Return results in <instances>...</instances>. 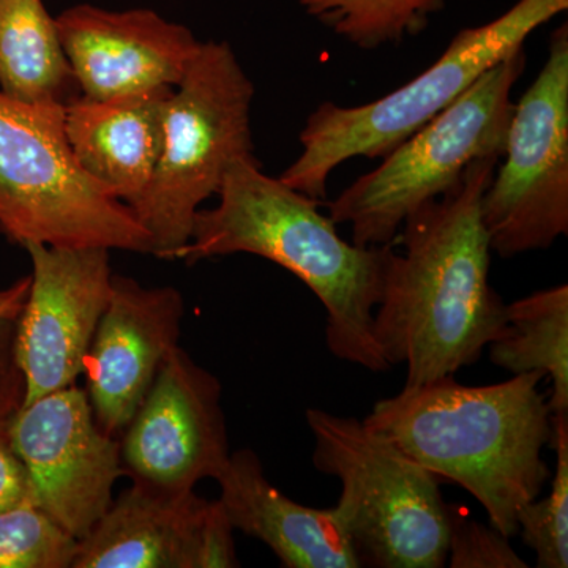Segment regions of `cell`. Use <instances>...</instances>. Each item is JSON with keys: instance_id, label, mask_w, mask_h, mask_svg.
I'll list each match as a JSON object with an SVG mask.
<instances>
[{"instance_id": "11", "label": "cell", "mask_w": 568, "mask_h": 568, "mask_svg": "<svg viewBox=\"0 0 568 568\" xmlns=\"http://www.w3.org/2000/svg\"><path fill=\"white\" fill-rule=\"evenodd\" d=\"M121 452L125 476L142 487L182 493L216 480L231 455L219 377L181 346L171 349L126 425Z\"/></svg>"}, {"instance_id": "22", "label": "cell", "mask_w": 568, "mask_h": 568, "mask_svg": "<svg viewBox=\"0 0 568 568\" xmlns=\"http://www.w3.org/2000/svg\"><path fill=\"white\" fill-rule=\"evenodd\" d=\"M78 544L33 504L0 511V568H71Z\"/></svg>"}, {"instance_id": "6", "label": "cell", "mask_w": 568, "mask_h": 568, "mask_svg": "<svg viewBox=\"0 0 568 568\" xmlns=\"http://www.w3.org/2000/svg\"><path fill=\"white\" fill-rule=\"evenodd\" d=\"M0 231L14 244L102 246L152 254L129 205L81 170L67 140L65 104L0 92Z\"/></svg>"}, {"instance_id": "4", "label": "cell", "mask_w": 568, "mask_h": 568, "mask_svg": "<svg viewBox=\"0 0 568 568\" xmlns=\"http://www.w3.org/2000/svg\"><path fill=\"white\" fill-rule=\"evenodd\" d=\"M568 9V0H519L495 21L459 31L439 59L376 102L323 103L301 133V156L280 178L323 200L328 175L355 156L379 159L450 106L493 65L525 48L530 33Z\"/></svg>"}, {"instance_id": "9", "label": "cell", "mask_w": 568, "mask_h": 568, "mask_svg": "<svg viewBox=\"0 0 568 568\" xmlns=\"http://www.w3.org/2000/svg\"><path fill=\"white\" fill-rule=\"evenodd\" d=\"M506 162L481 197L491 252L547 250L568 234V28L549 39L544 69L515 104Z\"/></svg>"}, {"instance_id": "19", "label": "cell", "mask_w": 568, "mask_h": 568, "mask_svg": "<svg viewBox=\"0 0 568 568\" xmlns=\"http://www.w3.org/2000/svg\"><path fill=\"white\" fill-rule=\"evenodd\" d=\"M489 358L514 375L541 373L551 384L552 416L568 414V286L558 284L506 305Z\"/></svg>"}, {"instance_id": "23", "label": "cell", "mask_w": 568, "mask_h": 568, "mask_svg": "<svg viewBox=\"0 0 568 568\" xmlns=\"http://www.w3.org/2000/svg\"><path fill=\"white\" fill-rule=\"evenodd\" d=\"M448 540L446 564L450 568H526L510 538L491 525L467 519L447 506Z\"/></svg>"}, {"instance_id": "2", "label": "cell", "mask_w": 568, "mask_h": 568, "mask_svg": "<svg viewBox=\"0 0 568 568\" xmlns=\"http://www.w3.org/2000/svg\"><path fill=\"white\" fill-rule=\"evenodd\" d=\"M219 196L216 207L197 211L178 260L193 264L248 253L282 265L324 305L328 351L368 372H388L373 336V315L395 244L343 241L317 200L268 178L256 156L237 160L227 170Z\"/></svg>"}, {"instance_id": "26", "label": "cell", "mask_w": 568, "mask_h": 568, "mask_svg": "<svg viewBox=\"0 0 568 568\" xmlns=\"http://www.w3.org/2000/svg\"><path fill=\"white\" fill-rule=\"evenodd\" d=\"M31 287V275L22 276L9 287L0 290V325L18 321Z\"/></svg>"}, {"instance_id": "21", "label": "cell", "mask_w": 568, "mask_h": 568, "mask_svg": "<svg viewBox=\"0 0 568 568\" xmlns=\"http://www.w3.org/2000/svg\"><path fill=\"white\" fill-rule=\"evenodd\" d=\"M556 470L551 493L530 500L518 514L523 544L536 552L537 567H568V414L552 416Z\"/></svg>"}, {"instance_id": "16", "label": "cell", "mask_w": 568, "mask_h": 568, "mask_svg": "<svg viewBox=\"0 0 568 568\" xmlns=\"http://www.w3.org/2000/svg\"><path fill=\"white\" fill-rule=\"evenodd\" d=\"M216 481L234 530L263 541L283 567H364L334 508L302 506L284 495L267 480L250 448L231 454Z\"/></svg>"}, {"instance_id": "10", "label": "cell", "mask_w": 568, "mask_h": 568, "mask_svg": "<svg viewBox=\"0 0 568 568\" xmlns=\"http://www.w3.org/2000/svg\"><path fill=\"white\" fill-rule=\"evenodd\" d=\"M9 437L21 459L32 504L82 540L112 504L125 474L121 443L93 417L84 388H59L21 406L9 418Z\"/></svg>"}, {"instance_id": "18", "label": "cell", "mask_w": 568, "mask_h": 568, "mask_svg": "<svg viewBox=\"0 0 568 568\" xmlns=\"http://www.w3.org/2000/svg\"><path fill=\"white\" fill-rule=\"evenodd\" d=\"M73 84L58 21L43 0H0V92L18 102L67 104Z\"/></svg>"}, {"instance_id": "20", "label": "cell", "mask_w": 568, "mask_h": 568, "mask_svg": "<svg viewBox=\"0 0 568 568\" xmlns=\"http://www.w3.org/2000/svg\"><path fill=\"white\" fill-rule=\"evenodd\" d=\"M306 13L362 50L398 44L425 31L446 0H298Z\"/></svg>"}, {"instance_id": "5", "label": "cell", "mask_w": 568, "mask_h": 568, "mask_svg": "<svg viewBox=\"0 0 568 568\" xmlns=\"http://www.w3.org/2000/svg\"><path fill=\"white\" fill-rule=\"evenodd\" d=\"M253 82L226 41H205L164 115L163 149L148 189L132 209L152 239V254L178 260L201 205L222 189L237 160L253 159Z\"/></svg>"}, {"instance_id": "3", "label": "cell", "mask_w": 568, "mask_h": 568, "mask_svg": "<svg viewBox=\"0 0 568 568\" xmlns=\"http://www.w3.org/2000/svg\"><path fill=\"white\" fill-rule=\"evenodd\" d=\"M544 379L532 372L465 386L447 376L379 399L364 422L437 478L465 488L487 510L489 525L511 538L519 510L551 476L544 459L552 443Z\"/></svg>"}, {"instance_id": "17", "label": "cell", "mask_w": 568, "mask_h": 568, "mask_svg": "<svg viewBox=\"0 0 568 568\" xmlns=\"http://www.w3.org/2000/svg\"><path fill=\"white\" fill-rule=\"evenodd\" d=\"M173 89L106 100L80 97L65 104L67 140L81 170L129 207L148 189L159 163Z\"/></svg>"}, {"instance_id": "8", "label": "cell", "mask_w": 568, "mask_h": 568, "mask_svg": "<svg viewBox=\"0 0 568 568\" xmlns=\"http://www.w3.org/2000/svg\"><path fill=\"white\" fill-rule=\"evenodd\" d=\"M526 69L525 48L485 71L450 106L410 134L372 173L347 186L328 216L351 224L353 244H395L406 220L458 185L467 168L506 153L515 104L511 89Z\"/></svg>"}, {"instance_id": "13", "label": "cell", "mask_w": 568, "mask_h": 568, "mask_svg": "<svg viewBox=\"0 0 568 568\" xmlns=\"http://www.w3.org/2000/svg\"><path fill=\"white\" fill-rule=\"evenodd\" d=\"M234 528L220 500L133 484L80 544L71 568H234Z\"/></svg>"}, {"instance_id": "14", "label": "cell", "mask_w": 568, "mask_h": 568, "mask_svg": "<svg viewBox=\"0 0 568 568\" xmlns=\"http://www.w3.org/2000/svg\"><path fill=\"white\" fill-rule=\"evenodd\" d=\"M185 304L173 286L112 276L110 302L85 355V394L108 435L125 432L166 355L179 345Z\"/></svg>"}, {"instance_id": "1", "label": "cell", "mask_w": 568, "mask_h": 568, "mask_svg": "<svg viewBox=\"0 0 568 568\" xmlns=\"http://www.w3.org/2000/svg\"><path fill=\"white\" fill-rule=\"evenodd\" d=\"M499 156L467 168L455 189L414 212L392 254L373 336L387 365H406V387L477 364L503 332L504 304L489 284L491 245L481 197Z\"/></svg>"}, {"instance_id": "15", "label": "cell", "mask_w": 568, "mask_h": 568, "mask_svg": "<svg viewBox=\"0 0 568 568\" xmlns=\"http://www.w3.org/2000/svg\"><path fill=\"white\" fill-rule=\"evenodd\" d=\"M55 21L78 88L91 100L175 88L203 43L185 26L152 10L82 3Z\"/></svg>"}, {"instance_id": "25", "label": "cell", "mask_w": 568, "mask_h": 568, "mask_svg": "<svg viewBox=\"0 0 568 568\" xmlns=\"http://www.w3.org/2000/svg\"><path fill=\"white\" fill-rule=\"evenodd\" d=\"M32 504L31 484L9 437V418L0 422V511Z\"/></svg>"}, {"instance_id": "7", "label": "cell", "mask_w": 568, "mask_h": 568, "mask_svg": "<svg viewBox=\"0 0 568 568\" xmlns=\"http://www.w3.org/2000/svg\"><path fill=\"white\" fill-rule=\"evenodd\" d=\"M306 424L315 436L313 465L342 484L334 511L362 566H446L448 514L439 478L364 420L312 407Z\"/></svg>"}, {"instance_id": "12", "label": "cell", "mask_w": 568, "mask_h": 568, "mask_svg": "<svg viewBox=\"0 0 568 568\" xmlns=\"http://www.w3.org/2000/svg\"><path fill=\"white\" fill-rule=\"evenodd\" d=\"M31 287L14 335L22 406L77 384L112 291L111 250L24 245Z\"/></svg>"}, {"instance_id": "24", "label": "cell", "mask_w": 568, "mask_h": 568, "mask_svg": "<svg viewBox=\"0 0 568 568\" xmlns=\"http://www.w3.org/2000/svg\"><path fill=\"white\" fill-rule=\"evenodd\" d=\"M17 324L11 321L0 325V422L13 416L24 403V376L14 354Z\"/></svg>"}]
</instances>
